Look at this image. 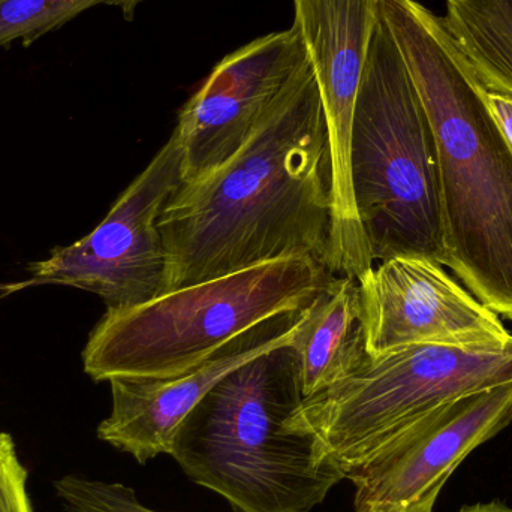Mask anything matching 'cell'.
Instances as JSON below:
<instances>
[{"instance_id":"obj_1","label":"cell","mask_w":512,"mask_h":512,"mask_svg":"<svg viewBox=\"0 0 512 512\" xmlns=\"http://www.w3.org/2000/svg\"><path fill=\"white\" fill-rule=\"evenodd\" d=\"M333 210L327 123L307 60L239 152L165 204V292L289 256L333 273Z\"/></svg>"},{"instance_id":"obj_2","label":"cell","mask_w":512,"mask_h":512,"mask_svg":"<svg viewBox=\"0 0 512 512\" xmlns=\"http://www.w3.org/2000/svg\"><path fill=\"white\" fill-rule=\"evenodd\" d=\"M438 152L445 267L512 322V146L453 36L417 0H378Z\"/></svg>"},{"instance_id":"obj_3","label":"cell","mask_w":512,"mask_h":512,"mask_svg":"<svg viewBox=\"0 0 512 512\" xmlns=\"http://www.w3.org/2000/svg\"><path fill=\"white\" fill-rule=\"evenodd\" d=\"M301 402L292 349L265 352L201 400L170 456L234 512H310L346 477L313 436L286 429Z\"/></svg>"},{"instance_id":"obj_4","label":"cell","mask_w":512,"mask_h":512,"mask_svg":"<svg viewBox=\"0 0 512 512\" xmlns=\"http://www.w3.org/2000/svg\"><path fill=\"white\" fill-rule=\"evenodd\" d=\"M331 276L289 256L107 310L84 346V372L95 382L185 375L258 325L306 309Z\"/></svg>"},{"instance_id":"obj_5","label":"cell","mask_w":512,"mask_h":512,"mask_svg":"<svg viewBox=\"0 0 512 512\" xmlns=\"http://www.w3.org/2000/svg\"><path fill=\"white\" fill-rule=\"evenodd\" d=\"M351 179L373 264L421 256L445 265L435 137L379 9L352 120Z\"/></svg>"},{"instance_id":"obj_6","label":"cell","mask_w":512,"mask_h":512,"mask_svg":"<svg viewBox=\"0 0 512 512\" xmlns=\"http://www.w3.org/2000/svg\"><path fill=\"white\" fill-rule=\"evenodd\" d=\"M512 382V340L499 346L414 345L369 357L285 421L313 436L345 477L427 412Z\"/></svg>"},{"instance_id":"obj_7","label":"cell","mask_w":512,"mask_h":512,"mask_svg":"<svg viewBox=\"0 0 512 512\" xmlns=\"http://www.w3.org/2000/svg\"><path fill=\"white\" fill-rule=\"evenodd\" d=\"M182 180L183 149L173 132L95 230L27 267L30 288L83 289L101 297L107 310L128 309L164 294L167 252L158 224Z\"/></svg>"},{"instance_id":"obj_8","label":"cell","mask_w":512,"mask_h":512,"mask_svg":"<svg viewBox=\"0 0 512 512\" xmlns=\"http://www.w3.org/2000/svg\"><path fill=\"white\" fill-rule=\"evenodd\" d=\"M294 26L321 95L333 168V274L358 279L373 267L351 179L358 90L378 21V0H292Z\"/></svg>"},{"instance_id":"obj_9","label":"cell","mask_w":512,"mask_h":512,"mask_svg":"<svg viewBox=\"0 0 512 512\" xmlns=\"http://www.w3.org/2000/svg\"><path fill=\"white\" fill-rule=\"evenodd\" d=\"M512 423V382L427 412L346 477L354 512H433L456 469Z\"/></svg>"},{"instance_id":"obj_10","label":"cell","mask_w":512,"mask_h":512,"mask_svg":"<svg viewBox=\"0 0 512 512\" xmlns=\"http://www.w3.org/2000/svg\"><path fill=\"white\" fill-rule=\"evenodd\" d=\"M444 265L393 256L358 277L369 357L414 345L499 346L512 334Z\"/></svg>"},{"instance_id":"obj_11","label":"cell","mask_w":512,"mask_h":512,"mask_svg":"<svg viewBox=\"0 0 512 512\" xmlns=\"http://www.w3.org/2000/svg\"><path fill=\"white\" fill-rule=\"evenodd\" d=\"M307 60L294 24L225 56L180 108L173 132L183 149L182 182L201 179L233 158Z\"/></svg>"},{"instance_id":"obj_12","label":"cell","mask_w":512,"mask_h":512,"mask_svg":"<svg viewBox=\"0 0 512 512\" xmlns=\"http://www.w3.org/2000/svg\"><path fill=\"white\" fill-rule=\"evenodd\" d=\"M304 310L277 316L225 346L215 357L170 379H111V414L98 438L140 465L170 456L180 427L201 400L234 370L265 352L291 345Z\"/></svg>"},{"instance_id":"obj_13","label":"cell","mask_w":512,"mask_h":512,"mask_svg":"<svg viewBox=\"0 0 512 512\" xmlns=\"http://www.w3.org/2000/svg\"><path fill=\"white\" fill-rule=\"evenodd\" d=\"M289 348L303 400L345 379L366 360L357 279L333 274L304 310Z\"/></svg>"},{"instance_id":"obj_14","label":"cell","mask_w":512,"mask_h":512,"mask_svg":"<svg viewBox=\"0 0 512 512\" xmlns=\"http://www.w3.org/2000/svg\"><path fill=\"white\" fill-rule=\"evenodd\" d=\"M441 18L478 80L512 95V0H447Z\"/></svg>"},{"instance_id":"obj_15","label":"cell","mask_w":512,"mask_h":512,"mask_svg":"<svg viewBox=\"0 0 512 512\" xmlns=\"http://www.w3.org/2000/svg\"><path fill=\"white\" fill-rule=\"evenodd\" d=\"M144 0H0V48L14 42L29 48L39 38L62 29L74 18L95 6L119 8L128 21L134 20Z\"/></svg>"},{"instance_id":"obj_16","label":"cell","mask_w":512,"mask_h":512,"mask_svg":"<svg viewBox=\"0 0 512 512\" xmlns=\"http://www.w3.org/2000/svg\"><path fill=\"white\" fill-rule=\"evenodd\" d=\"M54 489L69 512H161L144 507L134 489L119 483L68 475Z\"/></svg>"},{"instance_id":"obj_17","label":"cell","mask_w":512,"mask_h":512,"mask_svg":"<svg viewBox=\"0 0 512 512\" xmlns=\"http://www.w3.org/2000/svg\"><path fill=\"white\" fill-rule=\"evenodd\" d=\"M0 512H35L27 495L26 468L8 433H0Z\"/></svg>"},{"instance_id":"obj_18","label":"cell","mask_w":512,"mask_h":512,"mask_svg":"<svg viewBox=\"0 0 512 512\" xmlns=\"http://www.w3.org/2000/svg\"><path fill=\"white\" fill-rule=\"evenodd\" d=\"M478 83H480L481 90H483L487 105H489L493 116L498 120L499 126H501L505 137L508 138L512 146V95L501 92V90L492 89V87L481 83L480 80H478Z\"/></svg>"},{"instance_id":"obj_19","label":"cell","mask_w":512,"mask_h":512,"mask_svg":"<svg viewBox=\"0 0 512 512\" xmlns=\"http://www.w3.org/2000/svg\"><path fill=\"white\" fill-rule=\"evenodd\" d=\"M459 512H512V508L501 502H487V504L469 505L463 507Z\"/></svg>"},{"instance_id":"obj_20","label":"cell","mask_w":512,"mask_h":512,"mask_svg":"<svg viewBox=\"0 0 512 512\" xmlns=\"http://www.w3.org/2000/svg\"><path fill=\"white\" fill-rule=\"evenodd\" d=\"M2 292H3V285H2V283H0V295H2Z\"/></svg>"}]
</instances>
